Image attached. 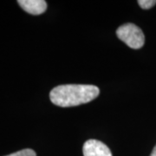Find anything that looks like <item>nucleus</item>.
<instances>
[{
	"label": "nucleus",
	"instance_id": "39448f33",
	"mask_svg": "<svg viewBox=\"0 0 156 156\" xmlns=\"http://www.w3.org/2000/svg\"><path fill=\"white\" fill-rule=\"evenodd\" d=\"M6 156H37V154L32 149L26 148V149L17 151L16 153H13V154H11Z\"/></svg>",
	"mask_w": 156,
	"mask_h": 156
},
{
	"label": "nucleus",
	"instance_id": "0eeeda50",
	"mask_svg": "<svg viewBox=\"0 0 156 156\" xmlns=\"http://www.w3.org/2000/svg\"><path fill=\"white\" fill-rule=\"evenodd\" d=\"M150 156H156V145H155V147H154L153 151H152V153H151Z\"/></svg>",
	"mask_w": 156,
	"mask_h": 156
},
{
	"label": "nucleus",
	"instance_id": "7ed1b4c3",
	"mask_svg": "<svg viewBox=\"0 0 156 156\" xmlns=\"http://www.w3.org/2000/svg\"><path fill=\"white\" fill-rule=\"evenodd\" d=\"M83 152L84 156H112L111 151L106 144L94 139L84 143Z\"/></svg>",
	"mask_w": 156,
	"mask_h": 156
},
{
	"label": "nucleus",
	"instance_id": "f03ea898",
	"mask_svg": "<svg viewBox=\"0 0 156 156\" xmlns=\"http://www.w3.org/2000/svg\"><path fill=\"white\" fill-rule=\"evenodd\" d=\"M118 38L124 42L128 47L138 50L145 43V36L142 30L134 23H126L117 29Z\"/></svg>",
	"mask_w": 156,
	"mask_h": 156
},
{
	"label": "nucleus",
	"instance_id": "20e7f679",
	"mask_svg": "<svg viewBox=\"0 0 156 156\" xmlns=\"http://www.w3.org/2000/svg\"><path fill=\"white\" fill-rule=\"evenodd\" d=\"M17 3L24 11L31 15L43 14L47 9V3L44 0H18Z\"/></svg>",
	"mask_w": 156,
	"mask_h": 156
},
{
	"label": "nucleus",
	"instance_id": "423d86ee",
	"mask_svg": "<svg viewBox=\"0 0 156 156\" xmlns=\"http://www.w3.org/2000/svg\"><path fill=\"white\" fill-rule=\"evenodd\" d=\"M138 4L143 10H148L155 5L156 0H139Z\"/></svg>",
	"mask_w": 156,
	"mask_h": 156
},
{
	"label": "nucleus",
	"instance_id": "f257e3e1",
	"mask_svg": "<svg viewBox=\"0 0 156 156\" xmlns=\"http://www.w3.org/2000/svg\"><path fill=\"white\" fill-rule=\"evenodd\" d=\"M100 89L95 85L65 84L52 89L50 93L51 102L62 108L79 106L95 99Z\"/></svg>",
	"mask_w": 156,
	"mask_h": 156
}]
</instances>
